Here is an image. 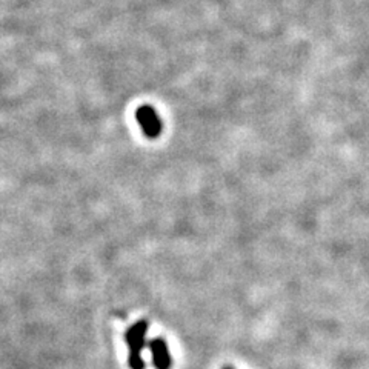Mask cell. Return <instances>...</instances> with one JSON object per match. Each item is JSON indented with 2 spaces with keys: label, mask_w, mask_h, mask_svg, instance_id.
<instances>
[{
  "label": "cell",
  "mask_w": 369,
  "mask_h": 369,
  "mask_svg": "<svg viewBox=\"0 0 369 369\" xmlns=\"http://www.w3.org/2000/svg\"><path fill=\"white\" fill-rule=\"evenodd\" d=\"M149 323L146 320L135 322L133 326L128 328L125 334V340L130 348V356H128V365L131 369H145V361L142 357V351L146 348V334Z\"/></svg>",
  "instance_id": "1"
},
{
  "label": "cell",
  "mask_w": 369,
  "mask_h": 369,
  "mask_svg": "<svg viewBox=\"0 0 369 369\" xmlns=\"http://www.w3.org/2000/svg\"><path fill=\"white\" fill-rule=\"evenodd\" d=\"M135 119H137L139 126L148 139H157L162 134L163 123L156 108L149 107V105H143L135 111Z\"/></svg>",
  "instance_id": "2"
},
{
  "label": "cell",
  "mask_w": 369,
  "mask_h": 369,
  "mask_svg": "<svg viewBox=\"0 0 369 369\" xmlns=\"http://www.w3.org/2000/svg\"><path fill=\"white\" fill-rule=\"evenodd\" d=\"M146 348L151 351L153 356V365L156 369H170L172 365V359L168 349L167 342L163 338H153L149 340Z\"/></svg>",
  "instance_id": "3"
}]
</instances>
